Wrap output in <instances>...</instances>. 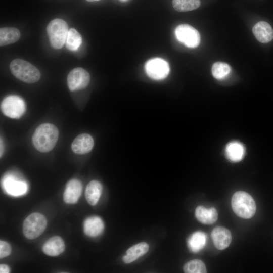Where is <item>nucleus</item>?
<instances>
[{"mask_svg": "<svg viewBox=\"0 0 273 273\" xmlns=\"http://www.w3.org/2000/svg\"><path fill=\"white\" fill-rule=\"evenodd\" d=\"M59 137V131L51 123H43L35 130L32 142L34 147L39 152H48L55 146Z\"/></svg>", "mask_w": 273, "mask_h": 273, "instance_id": "f257e3e1", "label": "nucleus"}, {"mask_svg": "<svg viewBox=\"0 0 273 273\" xmlns=\"http://www.w3.org/2000/svg\"><path fill=\"white\" fill-rule=\"evenodd\" d=\"M10 69L14 76L26 83H35L41 77L40 72L36 67L21 59L13 60L10 64Z\"/></svg>", "mask_w": 273, "mask_h": 273, "instance_id": "f03ea898", "label": "nucleus"}, {"mask_svg": "<svg viewBox=\"0 0 273 273\" xmlns=\"http://www.w3.org/2000/svg\"><path fill=\"white\" fill-rule=\"evenodd\" d=\"M231 205L234 212L241 218H250L256 211V204L253 198L244 191H238L234 194Z\"/></svg>", "mask_w": 273, "mask_h": 273, "instance_id": "7ed1b4c3", "label": "nucleus"}, {"mask_svg": "<svg viewBox=\"0 0 273 273\" xmlns=\"http://www.w3.org/2000/svg\"><path fill=\"white\" fill-rule=\"evenodd\" d=\"M68 31L67 23L61 19H55L48 24L47 32L53 48L59 49L63 47Z\"/></svg>", "mask_w": 273, "mask_h": 273, "instance_id": "20e7f679", "label": "nucleus"}, {"mask_svg": "<svg viewBox=\"0 0 273 273\" xmlns=\"http://www.w3.org/2000/svg\"><path fill=\"white\" fill-rule=\"evenodd\" d=\"M47 225V220L45 216L41 213L34 212L30 214L24 221L23 233L27 239H35L42 234Z\"/></svg>", "mask_w": 273, "mask_h": 273, "instance_id": "39448f33", "label": "nucleus"}, {"mask_svg": "<svg viewBox=\"0 0 273 273\" xmlns=\"http://www.w3.org/2000/svg\"><path fill=\"white\" fill-rule=\"evenodd\" d=\"M1 108L3 113L11 118H19L25 112L26 105L21 97L11 95L6 97L2 101Z\"/></svg>", "mask_w": 273, "mask_h": 273, "instance_id": "423d86ee", "label": "nucleus"}, {"mask_svg": "<svg viewBox=\"0 0 273 273\" xmlns=\"http://www.w3.org/2000/svg\"><path fill=\"white\" fill-rule=\"evenodd\" d=\"M177 39L188 48L197 47L200 42V35L195 28L192 26L183 24L178 25L175 30Z\"/></svg>", "mask_w": 273, "mask_h": 273, "instance_id": "0eeeda50", "label": "nucleus"}, {"mask_svg": "<svg viewBox=\"0 0 273 273\" xmlns=\"http://www.w3.org/2000/svg\"><path fill=\"white\" fill-rule=\"evenodd\" d=\"M145 69L150 78L157 80L166 78L170 70L168 63L159 58H153L147 61Z\"/></svg>", "mask_w": 273, "mask_h": 273, "instance_id": "6e6552de", "label": "nucleus"}, {"mask_svg": "<svg viewBox=\"0 0 273 273\" xmlns=\"http://www.w3.org/2000/svg\"><path fill=\"white\" fill-rule=\"evenodd\" d=\"M67 85L71 91H76L85 88L90 81L88 72L81 67L72 69L67 76Z\"/></svg>", "mask_w": 273, "mask_h": 273, "instance_id": "1a4fd4ad", "label": "nucleus"}, {"mask_svg": "<svg viewBox=\"0 0 273 273\" xmlns=\"http://www.w3.org/2000/svg\"><path fill=\"white\" fill-rule=\"evenodd\" d=\"M3 186L8 194L15 196L23 195L27 190V185L25 181L18 180L11 174L5 176Z\"/></svg>", "mask_w": 273, "mask_h": 273, "instance_id": "9d476101", "label": "nucleus"}, {"mask_svg": "<svg viewBox=\"0 0 273 273\" xmlns=\"http://www.w3.org/2000/svg\"><path fill=\"white\" fill-rule=\"evenodd\" d=\"M211 238L215 246L219 250L228 248L232 241L230 231L223 226H217L211 232Z\"/></svg>", "mask_w": 273, "mask_h": 273, "instance_id": "9b49d317", "label": "nucleus"}, {"mask_svg": "<svg viewBox=\"0 0 273 273\" xmlns=\"http://www.w3.org/2000/svg\"><path fill=\"white\" fill-rule=\"evenodd\" d=\"M82 185L77 179H72L66 184L63 194V200L67 204L77 203L81 194Z\"/></svg>", "mask_w": 273, "mask_h": 273, "instance_id": "f8f14e48", "label": "nucleus"}, {"mask_svg": "<svg viewBox=\"0 0 273 273\" xmlns=\"http://www.w3.org/2000/svg\"><path fill=\"white\" fill-rule=\"evenodd\" d=\"M94 145V139L87 133H82L76 136L71 144V149L77 154H84L89 152Z\"/></svg>", "mask_w": 273, "mask_h": 273, "instance_id": "ddd939ff", "label": "nucleus"}, {"mask_svg": "<svg viewBox=\"0 0 273 273\" xmlns=\"http://www.w3.org/2000/svg\"><path fill=\"white\" fill-rule=\"evenodd\" d=\"M104 229L103 221L99 216H90L84 221L83 231L84 234L87 236L97 237L102 234Z\"/></svg>", "mask_w": 273, "mask_h": 273, "instance_id": "4468645a", "label": "nucleus"}, {"mask_svg": "<svg viewBox=\"0 0 273 273\" xmlns=\"http://www.w3.org/2000/svg\"><path fill=\"white\" fill-rule=\"evenodd\" d=\"M256 38L261 43H268L273 39V29L267 22L259 21L253 27Z\"/></svg>", "mask_w": 273, "mask_h": 273, "instance_id": "2eb2a0df", "label": "nucleus"}, {"mask_svg": "<svg viewBox=\"0 0 273 273\" xmlns=\"http://www.w3.org/2000/svg\"><path fill=\"white\" fill-rule=\"evenodd\" d=\"M65 247V245L63 240L60 237L55 236L46 242L42 249L46 255L56 256L63 252Z\"/></svg>", "mask_w": 273, "mask_h": 273, "instance_id": "dca6fc26", "label": "nucleus"}, {"mask_svg": "<svg viewBox=\"0 0 273 273\" xmlns=\"http://www.w3.org/2000/svg\"><path fill=\"white\" fill-rule=\"evenodd\" d=\"M245 150L242 144L238 141L229 143L225 149L226 158L231 162H237L243 158Z\"/></svg>", "mask_w": 273, "mask_h": 273, "instance_id": "f3484780", "label": "nucleus"}, {"mask_svg": "<svg viewBox=\"0 0 273 273\" xmlns=\"http://www.w3.org/2000/svg\"><path fill=\"white\" fill-rule=\"evenodd\" d=\"M195 216L200 222L205 224H211L218 218V213L214 207L206 208L203 206H198L195 210Z\"/></svg>", "mask_w": 273, "mask_h": 273, "instance_id": "a211bd4d", "label": "nucleus"}, {"mask_svg": "<svg viewBox=\"0 0 273 273\" xmlns=\"http://www.w3.org/2000/svg\"><path fill=\"white\" fill-rule=\"evenodd\" d=\"M149 245L146 242H141L130 247L122 257L125 263H131L140 257L146 254L149 250Z\"/></svg>", "mask_w": 273, "mask_h": 273, "instance_id": "6ab92c4d", "label": "nucleus"}, {"mask_svg": "<svg viewBox=\"0 0 273 273\" xmlns=\"http://www.w3.org/2000/svg\"><path fill=\"white\" fill-rule=\"evenodd\" d=\"M103 190L102 184L98 181L93 180L87 185L85 196L87 202L92 206L96 205L100 198Z\"/></svg>", "mask_w": 273, "mask_h": 273, "instance_id": "aec40b11", "label": "nucleus"}, {"mask_svg": "<svg viewBox=\"0 0 273 273\" xmlns=\"http://www.w3.org/2000/svg\"><path fill=\"white\" fill-rule=\"evenodd\" d=\"M207 235L202 231H196L191 234L187 240L189 249L193 253L201 251L206 245Z\"/></svg>", "mask_w": 273, "mask_h": 273, "instance_id": "412c9836", "label": "nucleus"}, {"mask_svg": "<svg viewBox=\"0 0 273 273\" xmlns=\"http://www.w3.org/2000/svg\"><path fill=\"white\" fill-rule=\"evenodd\" d=\"M21 36L19 30L14 27H3L0 29V46L1 47L17 41Z\"/></svg>", "mask_w": 273, "mask_h": 273, "instance_id": "4be33fe9", "label": "nucleus"}, {"mask_svg": "<svg viewBox=\"0 0 273 273\" xmlns=\"http://www.w3.org/2000/svg\"><path fill=\"white\" fill-rule=\"evenodd\" d=\"M82 43V37L80 33L75 29L69 30L66 37L65 45L66 48L71 51L78 50Z\"/></svg>", "mask_w": 273, "mask_h": 273, "instance_id": "5701e85b", "label": "nucleus"}, {"mask_svg": "<svg viewBox=\"0 0 273 273\" xmlns=\"http://www.w3.org/2000/svg\"><path fill=\"white\" fill-rule=\"evenodd\" d=\"M173 7L178 12L195 10L200 5V0H172Z\"/></svg>", "mask_w": 273, "mask_h": 273, "instance_id": "b1692460", "label": "nucleus"}, {"mask_svg": "<svg viewBox=\"0 0 273 273\" xmlns=\"http://www.w3.org/2000/svg\"><path fill=\"white\" fill-rule=\"evenodd\" d=\"M230 66L224 62H217L213 64L211 72L213 76L218 80L225 78L230 73Z\"/></svg>", "mask_w": 273, "mask_h": 273, "instance_id": "393cba45", "label": "nucleus"}, {"mask_svg": "<svg viewBox=\"0 0 273 273\" xmlns=\"http://www.w3.org/2000/svg\"><path fill=\"white\" fill-rule=\"evenodd\" d=\"M186 273H205L207 272L205 264L200 260L194 259L187 262L183 267Z\"/></svg>", "mask_w": 273, "mask_h": 273, "instance_id": "a878e982", "label": "nucleus"}, {"mask_svg": "<svg viewBox=\"0 0 273 273\" xmlns=\"http://www.w3.org/2000/svg\"><path fill=\"white\" fill-rule=\"evenodd\" d=\"M11 247L7 242L0 241V258H3L9 255L11 253Z\"/></svg>", "mask_w": 273, "mask_h": 273, "instance_id": "bb28decb", "label": "nucleus"}, {"mask_svg": "<svg viewBox=\"0 0 273 273\" xmlns=\"http://www.w3.org/2000/svg\"><path fill=\"white\" fill-rule=\"evenodd\" d=\"M10 272V269L9 267L4 264H1L0 265V272L1 273H9Z\"/></svg>", "mask_w": 273, "mask_h": 273, "instance_id": "cd10ccee", "label": "nucleus"}, {"mask_svg": "<svg viewBox=\"0 0 273 273\" xmlns=\"http://www.w3.org/2000/svg\"><path fill=\"white\" fill-rule=\"evenodd\" d=\"M88 2H95V1H98L99 0H86Z\"/></svg>", "mask_w": 273, "mask_h": 273, "instance_id": "c85d7f7f", "label": "nucleus"}, {"mask_svg": "<svg viewBox=\"0 0 273 273\" xmlns=\"http://www.w3.org/2000/svg\"><path fill=\"white\" fill-rule=\"evenodd\" d=\"M120 1L122 2H126L128 0H119Z\"/></svg>", "mask_w": 273, "mask_h": 273, "instance_id": "c756f323", "label": "nucleus"}]
</instances>
